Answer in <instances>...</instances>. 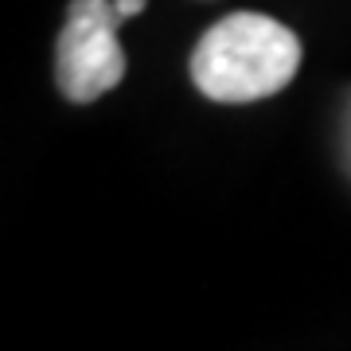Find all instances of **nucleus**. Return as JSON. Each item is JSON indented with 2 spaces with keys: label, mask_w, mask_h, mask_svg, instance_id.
Wrapping results in <instances>:
<instances>
[{
  "label": "nucleus",
  "mask_w": 351,
  "mask_h": 351,
  "mask_svg": "<svg viewBox=\"0 0 351 351\" xmlns=\"http://www.w3.org/2000/svg\"><path fill=\"white\" fill-rule=\"evenodd\" d=\"M301 71V39L281 20L258 12H234L211 24L195 43L191 78L211 101L274 98Z\"/></svg>",
  "instance_id": "f257e3e1"
},
{
  "label": "nucleus",
  "mask_w": 351,
  "mask_h": 351,
  "mask_svg": "<svg viewBox=\"0 0 351 351\" xmlns=\"http://www.w3.org/2000/svg\"><path fill=\"white\" fill-rule=\"evenodd\" d=\"M125 16L113 0H71L66 24L55 43V82L63 98L86 101L110 94L125 78V51L117 43V27Z\"/></svg>",
  "instance_id": "f03ea898"
},
{
  "label": "nucleus",
  "mask_w": 351,
  "mask_h": 351,
  "mask_svg": "<svg viewBox=\"0 0 351 351\" xmlns=\"http://www.w3.org/2000/svg\"><path fill=\"white\" fill-rule=\"evenodd\" d=\"M113 4H117V12L125 16H137V12H145V4H149V0H113Z\"/></svg>",
  "instance_id": "7ed1b4c3"
}]
</instances>
